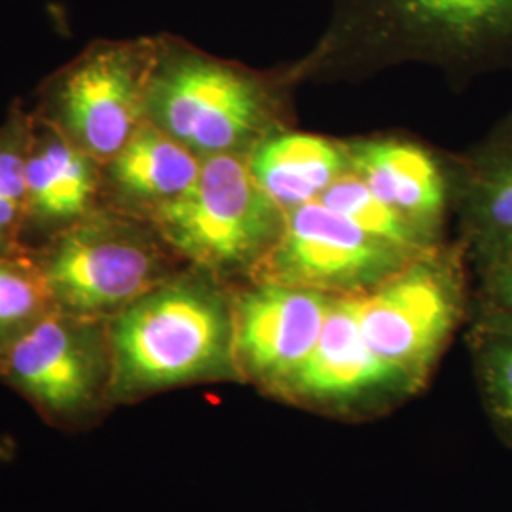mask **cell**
Here are the masks:
<instances>
[{
    "label": "cell",
    "mask_w": 512,
    "mask_h": 512,
    "mask_svg": "<svg viewBox=\"0 0 512 512\" xmlns=\"http://www.w3.org/2000/svg\"><path fill=\"white\" fill-rule=\"evenodd\" d=\"M404 61L456 74L512 69V0H334L327 33L291 71L302 80Z\"/></svg>",
    "instance_id": "1"
},
{
    "label": "cell",
    "mask_w": 512,
    "mask_h": 512,
    "mask_svg": "<svg viewBox=\"0 0 512 512\" xmlns=\"http://www.w3.org/2000/svg\"><path fill=\"white\" fill-rule=\"evenodd\" d=\"M112 406L192 385L241 384L232 285L184 266L107 321Z\"/></svg>",
    "instance_id": "2"
},
{
    "label": "cell",
    "mask_w": 512,
    "mask_h": 512,
    "mask_svg": "<svg viewBox=\"0 0 512 512\" xmlns=\"http://www.w3.org/2000/svg\"><path fill=\"white\" fill-rule=\"evenodd\" d=\"M293 82L291 69L256 71L164 33L156 35L145 116L203 162L247 156L266 137L289 129Z\"/></svg>",
    "instance_id": "3"
},
{
    "label": "cell",
    "mask_w": 512,
    "mask_h": 512,
    "mask_svg": "<svg viewBox=\"0 0 512 512\" xmlns=\"http://www.w3.org/2000/svg\"><path fill=\"white\" fill-rule=\"evenodd\" d=\"M370 357L410 401L433 378L454 334L469 321L471 268L461 243H440L368 293L355 294Z\"/></svg>",
    "instance_id": "4"
},
{
    "label": "cell",
    "mask_w": 512,
    "mask_h": 512,
    "mask_svg": "<svg viewBox=\"0 0 512 512\" xmlns=\"http://www.w3.org/2000/svg\"><path fill=\"white\" fill-rule=\"evenodd\" d=\"M54 310L109 321L188 266L150 220L97 207L27 253Z\"/></svg>",
    "instance_id": "5"
},
{
    "label": "cell",
    "mask_w": 512,
    "mask_h": 512,
    "mask_svg": "<svg viewBox=\"0 0 512 512\" xmlns=\"http://www.w3.org/2000/svg\"><path fill=\"white\" fill-rule=\"evenodd\" d=\"M285 217L251 177L247 156H215L183 198L150 222L186 264L236 285L272 251Z\"/></svg>",
    "instance_id": "6"
},
{
    "label": "cell",
    "mask_w": 512,
    "mask_h": 512,
    "mask_svg": "<svg viewBox=\"0 0 512 512\" xmlns=\"http://www.w3.org/2000/svg\"><path fill=\"white\" fill-rule=\"evenodd\" d=\"M0 384L57 431H92L114 410L107 321L46 313L0 353Z\"/></svg>",
    "instance_id": "7"
},
{
    "label": "cell",
    "mask_w": 512,
    "mask_h": 512,
    "mask_svg": "<svg viewBox=\"0 0 512 512\" xmlns=\"http://www.w3.org/2000/svg\"><path fill=\"white\" fill-rule=\"evenodd\" d=\"M156 35L97 38L38 84L33 114L105 164L145 122Z\"/></svg>",
    "instance_id": "8"
},
{
    "label": "cell",
    "mask_w": 512,
    "mask_h": 512,
    "mask_svg": "<svg viewBox=\"0 0 512 512\" xmlns=\"http://www.w3.org/2000/svg\"><path fill=\"white\" fill-rule=\"evenodd\" d=\"M414 258L315 200L287 213L272 251L245 281L349 296L376 289Z\"/></svg>",
    "instance_id": "9"
},
{
    "label": "cell",
    "mask_w": 512,
    "mask_h": 512,
    "mask_svg": "<svg viewBox=\"0 0 512 512\" xmlns=\"http://www.w3.org/2000/svg\"><path fill=\"white\" fill-rule=\"evenodd\" d=\"M232 296L241 384L281 403L315 351L334 296L268 281L236 283Z\"/></svg>",
    "instance_id": "10"
},
{
    "label": "cell",
    "mask_w": 512,
    "mask_h": 512,
    "mask_svg": "<svg viewBox=\"0 0 512 512\" xmlns=\"http://www.w3.org/2000/svg\"><path fill=\"white\" fill-rule=\"evenodd\" d=\"M408 399L361 338L355 294L334 296L321 338L281 403L340 421L382 418Z\"/></svg>",
    "instance_id": "11"
},
{
    "label": "cell",
    "mask_w": 512,
    "mask_h": 512,
    "mask_svg": "<svg viewBox=\"0 0 512 512\" xmlns=\"http://www.w3.org/2000/svg\"><path fill=\"white\" fill-rule=\"evenodd\" d=\"M101 165L33 114L21 226L25 255L101 207Z\"/></svg>",
    "instance_id": "12"
},
{
    "label": "cell",
    "mask_w": 512,
    "mask_h": 512,
    "mask_svg": "<svg viewBox=\"0 0 512 512\" xmlns=\"http://www.w3.org/2000/svg\"><path fill=\"white\" fill-rule=\"evenodd\" d=\"M349 169L423 236L442 243L454 207L452 162L412 139L378 135L348 141Z\"/></svg>",
    "instance_id": "13"
},
{
    "label": "cell",
    "mask_w": 512,
    "mask_h": 512,
    "mask_svg": "<svg viewBox=\"0 0 512 512\" xmlns=\"http://www.w3.org/2000/svg\"><path fill=\"white\" fill-rule=\"evenodd\" d=\"M202 165L196 154L145 118L128 143L101 165L99 203L152 220L194 186Z\"/></svg>",
    "instance_id": "14"
},
{
    "label": "cell",
    "mask_w": 512,
    "mask_h": 512,
    "mask_svg": "<svg viewBox=\"0 0 512 512\" xmlns=\"http://www.w3.org/2000/svg\"><path fill=\"white\" fill-rule=\"evenodd\" d=\"M452 175L459 243L473 268L512 238V114L452 162Z\"/></svg>",
    "instance_id": "15"
},
{
    "label": "cell",
    "mask_w": 512,
    "mask_h": 512,
    "mask_svg": "<svg viewBox=\"0 0 512 512\" xmlns=\"http://www.w3.org/2000/svg\"><path fill=\"white\" fill-rule=\"evenodd\" d=\"M247 165L258 188L287 215L319 200L349 171L348 141L283 129L260 141Z\"/></svg>",
    "instance_id": "16"
},
{
    "label": "cell",
    "mask_w": 512,
    "mask_h": 512,
    "mask_svg": "<svg viewBox=\"0 0 512 512\" xmlns=\"http://www.w3.org/2000/svg\"><path fill=\"white\" fill-rule=\"evenodd\" d=\"M33 112L14 99L0 122V255L25 256L21 226L27 194V154Z\"/></svg>",
    "instance_id": "17"
},
{
    "label": "cell",
    "mask_w": 512,
    "mask_h": 512,
    "mask_svg": "<svg viewBox=\"0 0 512 512\" xmlns=\"http://www.w3.org/2000/svg\"><path fill=\"white\" fill-rule=\"evenodd\" d=\"M319 202L353 220L368 234L385 239L412 255L420 256L440 243L423 236L403 215L385 205L351 169L330 184ZM444 243V241H442Z\"/></svg>",
    "instance_id": "18"
},
{
    "label": "cell",
    "mask_w": 512,
    "mask_h": 512,
    "mask_svg": "<svg viewBox=\"0 0 512 512\" xmlns=\"http://www.w3.org/2000/svg\"><path fill=\"white\" fill-rule=\"evenodd\" d=\"M467 344L484 412L512 448V334L469 327Z\"/></svg>",
    "instance_id": "19"
},
{
    "label": "cell",
    "mask_w": 512,
    "mask_h": 512,
    "mask_svg": "<svg viewBox=\"0 0 512 512\" xmlns=\"http://www.w3.org/2000/svg\"><path fill=\"white\" fill-rule=\"evenodd\" d=\"M52 310L48 289L31 258L0 255V353Z\"/></svg>",
    "instance_id": "20"
},
{
    "label": "cell",
    "mask_w": 512,
    "mask_h": 512,
    "mask_svg": "<svg viewBox=\"0 0 512 512\" xmlns=\"http://www.w3.org/2000/svg\"><path fill=\"white\" fill-rule=\"evenodd\" d=\"M471 281L469 327L512 334V260L482 266Z\"/></svg>",
    "instance_id": "21"
},
{
    "label": "cell",
    "mask_w": 512,
    "mask_h": 512,
    "mask_svg": "<svg viewBox=\"0 0 512 512\" xmlns=\"http://www.w3.org/2000/svg\"><path fill=\"white\" fill-rule=\"evenodd\" d=\"M503 260H512V238L507 241V243H503L497 251H494L492 255L488 256L486 260H482L480 264H476L473 266L471 270H478V268H482V266H488V264H494V262H503Z\"/></svg>",
    "instance_id": "22"
}]
</instances>
